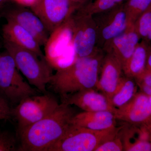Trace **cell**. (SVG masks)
I'll list each match as a JSON object with an SVG mask.
<instances>
[{"mask_svg":"<svg viewBox=\"0 0 151 151\" xmlns=\"http://www.w3.org/2000/svg\"><path fill=\"white\" fill-rule=\"evenodd\" d=\"M142 40L151 43V4L134 23Z\"/></svg>","mask_w":151,"mask_h":151,"instance_id":"cell-20","label":"cell"},{"mask_svg":"<svg viewBox=\"0 0 151 151\" xmlns=\"http://www.w3.org/2000/svg\"><path fill=\"white\" fill-rule=\"evenodd\" d=\"M97 29V47L103 49L104 45L121 34L130 24L124 2L109 10L94 14Z\"/></svg>","mask_w":151,"mask_h":151,"instance_id":"cell-9","label":"cell"},{"mask_svg":"<svg viewBox=\"0 0 151 151\" xmlns=\"http://www.w3.org/2000/svg\"><path fill=\"white\" fill-rule=\"evenodd\" d=\"M151 4V0H127L124 2L130 23L134 24Z\"/></svg>","mask_w":151,"mask_h":151,"instance_id":"cell-21","label":"cell"},{"mask_svg":"<svg viewBox=\"0 0 151 151\" xmlns=\"http://www.w3.org/2000/svg\"><path fill=\"white\" fill-rule=\"evenodd\" d=\"M86 0H38L30 9L50 33L65 22Z\"/></svg>","mask_w":151,"mask_h":151,"instance_id":"cell-8","label":"cell"},{"mask_svg":"<svg viewBox=\"0 0 151 151\" xmlns=\"http://www.w3.org/2000/svg\"><path fill=\"white\" fill-rule=\"evenodd\" d=\"M4 46L29 83L40 92L46 93L47 85L53 74L52 67L45 57L7 41L4 40Z\"/></svg>","mask_w":151,"mask_h":151,"instance_id":"cell-3","label":"cell"},{"mask_svg":"<svg viewBox=\"0 0 151 151\" xmlns=\"http://www.w3.org/2000/svg\"><path fill=\"white\" fill-rule=\"evenodd\" d=\"M39 91L21 75L14 60L7 51L0 54V93L9 103L18 104L23 99Z\"/></svg>","mask_w":151,"mask_h":151,"instance_id":"cell-5","label":"cell"},{"mask_svg":"<svg viewBox=\"0 0 151 151\" xmlns=\"http://www.w3.org/2000/svg\"><path fill=\"white\" fill-rule=\"evenodd\" d=\"M0 54H1V53H0Z\"/></svg>","mask_w":151,"mask_h":151,"instance_id":"cell-34","label":"cell"},{"mask_svg":"<svg viewBox=\"0 0 151 151\" xmlns=\"http://www.w3.org/2000/svg\"><path fill=\"white\" fill-rule=\"evenodd\" d=\"M62 103L75 105L84 111H106L116 114L117 108L112 105L111 101L103 93L92 89H84L61 98Z\"/></svg>","mask_w":151,"mask_h":151,"instance_id":"cell-13","label":"cell"},{"mask_svg":"<svg viewBox=\"0 0 151 151\" xmlns=\"http://www.w3.org/2000/svg\"><path fill=\"white\" fill-rule=\"evenodd\" d=\"M116 137L101 144L94 151H122L124 150L123 141L121 138Z\"/></svg>","mask_w":151,"mask_h":151,"instance_id":"cell-25","label":"cell"},{"mask_svg":"<svg viewBox=\"0 0 151 151\" xmlns=\"http://www.w3.org/2000/svg\"><path fill=\"white\" fill-rule=\"evenodd\" d=\"M86 0L70 15L73 25V45L76 58L92 55L97 48V29L93 15L86 7Z\"/></svg>","mask_w":151,"mask_h":151,"instance_id":"cell-6","label":"cell"},{"mask_svg":"<svg viewBox=\"0 0 151 151\" xmlns=\"http://www.w3.org/2000/svg\"><path fill=\"white\" fill-rule=\"evenodd\" d=\"M101 65V74L96 88L105 94L111 102L121 82L123 67L119 60L111 52H105Z\"/></svg>","mask_w":151,"mask_h":151,"instance_id":"cell-15","label":"cell"},{"mask_svg":"<svg viewBox=\"0 0 151 151\" xmlns=\"http://www.w3.org/2000/svg\"><path fill=\"white\" fill-rule=\"evenodd\" d=\"M73 36V25L70 16L50 33L45 45V56L52 67L58 60L74 50Z\"/></svg>","mask_w":151,"mask_h":151,"instance_id":"cell-11","label":"cell"},{"mask_svg":"<svg viewBox=\"0 0 151 151\" xmlns=\"http://www.w3.org/2000/svg\"><path fill=\"white\" fill-rule=\"evenodd\" d=\"M125 0H94L86 4L87 9L92 15L111 9L124 2Z\"/></svg>","mask_w":151,"mask_h":151,"instance_id":"cell-22","label":"cell"},{"mask_svg":"<svg viewBox=\"0 0 151 151\" xmlns=\"http://www.w3.org/2000/svg\"><path fill=\"white\" fill-rule=\"evenodd\" d=\"M17 150V140L12 133L0 131V151Z\"/></svg>","mask_w":151,"mask_h":151,"instance_id":"cell-23","label":"cell"},{"mask_svg":"<svg viewBox=\"0 0 151 151\" xmlns=\"http://www.w3.org/2000/svg\"><path fill=\"white\" fill-rule=\"evenodd\" d=\"M105 52L97 47L89 56L76 58L71 64L58 68L48 84L61 98L84 89L96 87Z\"/></svg>","mask_w":151,"mask_h":151,"instance_id":"cell-1","label":"cell"},{"mask_svg":"<svg viewBox=\"0 0 151 151\" xmlns=\"http://www.w3.org/2000/svg\"><path fill=\"white\" fill-rule=\"evenodd\" d=\"M140 40L134 24H130L121 34L105 44L103 50L105 52L112 53L119 60L123 68Z\"/></svg>","mask_w":151,"mask_h":151,"instance_id":"cell-14","label":"cell"},{"mask_svg":"<svg viewBox=\"0 0 151 151\" xmlns=\"http://www.w3.org/2000/svg\"><path fill=\"white\" fill-rule=\"evenodd\" d=\"M23 6L11 9L4 14V16L7 21L16 23L27 30L35 37L41 46H45L50 33L37 14L31 9Z\"/></svg>","mask_w":151,"mask_h":151,"instance_id":"cell-12","label":"cell"},{"mask_svg":"<svg viewBox=\"0 0 151 151\" xmlns=\"http://www.w3.org/2000/svg\"><path fill=\"white\" fill-rule=\"evenodd\" d=\"M137 87L134 78L122 76L119 87L111 98L112 105L118 108L127 104L137 93Z\"/></svg>","mask_w":151,"mask_h":151,"instance_id":"cell-19","label":"cell"},{"mask_svg":"<svg viewBox=\"0 0 151 151\" xmlns=\"http://www.w3.org/2000/svg\"><path fill=\"white\" fill-rule=\"evenodd\" d=\"M141 92L151 96V72L145 69L142 74L134 78Z\"/></svg>","mask_w":151,"mask_h":151,"instance_id":"cell-24","label":"cell"},{"mask_svg":"<svg viewBox=\"0 0 151 151\" xmlns=\"http://www.w3.org/2000/svg\"><path fill=\"white\" fill-rule=\"evenodd\" d=\"M14 1L20 5L31 7L38 0H14Z\"/></svg>","mask_w":151,"mask_h":151,"instance_id":"cell-28","label":"cell"},{"mask_svg":"<svg viewBox=\"0 0 151 151\" xmlns=\"http://www.w3.org/2000/svg\"><path fill=\"white\" fill-rule=\"evenodd\" d=\"M116 119L140 126L151 132V104L149 97L137 92L127 104L117 108Z\"/></svg>","mask_w":151,"mask_h":151,"instance_id":"cell-10","label":"cell"},{"mask_svg":"<svg viewBox=\"0 0 151 151\" xmlns=\"http://www.w3.org/2000/svg\"><path fill=\"white\" fill-rule=\"evenodd\" d=\"M142 40L136 47L132 56L123 68L124 75L135 78L145 70L149 45Z\"/></svg>","mask_w":151,"mask_h":151,"instance_id":"cell-18","label":"cell"},{"mask_svg":"<svg viewBox=\"0 0 151 151\" xmlns=\"http://www.w3.org/2000/svg\"><path fill=\"white\" fill-rule=\"evenodd\" d=\"M149 100H150V103L151 104V96H149Z\"/></svg>","mask_w":151,"mask_h":151,"instance_id":"cell-32","label":"cell"},{"mask_svg":"<svg viewBox=\"0 0 151 151\" xmlns=\"http://www.w3.org/2000/svg\"><path fill=\"white\" fill-rule=\"evenodd\" d=\"M59 105L49 94H36L23 99L12 111L17 122L18 132L48 116Z\"/></svg>","mask_w":151,"mask_h":151,"instance_id":"cell-7","label":"cell"},{"mask_svg":"<svg viewBox=\"0 0 151 151\" xmlns=\"http://www.w3.org/2000/svg\"><path fill=\"white\" fill-rule=\"evenodd\" d=\"M6 0H0V7L4 4V3L5 2Z\"/></svg>","mask_w":151,"mask_h":151,"instance_id":"cell-31","label":"cell"},{"mask_svg":"<svg viewBox=\"0 0 151 151\" xmlns=\"http://www.w3.org/2000/svg\"><path fill=\"white\" fill-rule=\"evenodd\" d=\"M122 127L89 129L70 124L62 137L46 151H94L101 144L118 136Z\"/></svg>","mask_w":151,"mask_h":151,"instance_id":"cell-4","label":"cell"},{"mask_svg":"<svg viewBox=\"0 0 151 151\" xmlns=\"http://www.w3.org/2000/svg\"><path fill=\"white\" fill-rule=\"evenodd\" d=\"M146 69L151 72V43L149 45Z\"/></svg>","mask_w":151,"mask_h":151,"instance_id":"cell-29","label":"cell"},{"mask_svg":"<svg viewBox=\"0 0 151 151\" xmlns=\"http://www.w3.org/2000/svg\"><path fill=\"white\" fill-rule=\"evenodd\" d=\"M75 114L70 105L60 104L51 114L19 132V150L46 151L64 134Z\"/></svg>","mask_w":151,"mask_h":151,"instance_id":"cell-2","label":"cell"},{"mask_svg":"<svg viewBox=\"0 0 151 151\" xmlns=\"http://www.w3.org/2000/svg\"><path fill=\"white\" fill-rule=\"evenodd\" d=\"M124 150L128 151H151V142L138 139L133 143L124 144Z\"/></svg>","mask_w":151,"mask_h":151,"instance_id":"cell-26","label":"cell"},{"mask_svg":"<svg viewBox=\"0 0 151 151\" xmlns=\"http://www.w3.org/2000/svg\"><path fill=\"white\" fill-rule=\"evenodd\" d=\"M2 30L4 40L34 52L41 57L45 58L37 41L24 28L16 23L7 20L3 26Z\"/></svg>","mask_w":151,"mask_h":151,"instance_id":"cell-16","label":"cell"},{"mask_svg":"<svg viewBox=\"0 0 151 151\" xmlns=\"http://www.w3.org/2000/svg\"><path fill=\"white\" fill-rule=\"evenodd\" d=\"M12 111L8 101L0 93V113L10 117Z\"/></svg>","mask_w":151,"mask_h":151,"instance_id":"cell-27","label":"cell"},{"mask_svg":"<svg viewBox=\"0 0 151 151\" xmlns=\"http://www.w3.org/2000/svg\"><path fill=\"white\" fill-rule=\"evenodd\" d=\"M115 114L110 111H84L76 114L71 124L94 130L108 129L116 127Z\"/></svg>","mask_w":151,"mask_h":151,"instance_id":"cell-17","label":"cell"},{"mask_svg":"<svg viewBox=\"0 0 151 151\" xmlns=\"http://www.w3.org/2000/svg\"><path fill=\"white\" fill-rule=\"evenodd\" d=\"M10 117L6 116L4 114L0 113V120H4V119H9Z\"/></svg>","mask_w":151,"mask_h":151,"instance_id":"cell-30","label":"cell"},{"mask_svg":"<svg viewBox=\"0 0 151 151\" xmlns=\"http://www.w3.org/2000/svg\"><path fill=\"white\" fill-rule=\"evenodd\" d=\"M75 1H82V0H75Z\"/></svg>","mask_w":151,"mask_h":151,"instance_id":"cell-33","label":"cell"}]
</instances>
